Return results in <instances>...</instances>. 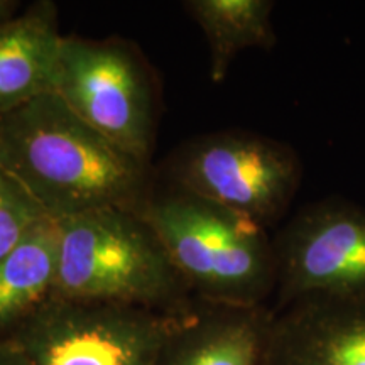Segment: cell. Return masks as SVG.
Returning <instances> with one entry per match:
<instances>
[{"mask_svg":"<svg viewBox=\"0 0 365 365\" xmlns=\"http://www.w3.org/2000/svg\"><path fill=\"white\" fill-rule=\"evenodd\" d=\"M0 166L54 220L103 208L139 212L154 188L149 164L86 125L54 93L0 115Z\"/></svg>","mask_w":365,"mask_h":365,"instance_id":"cell-1","label":"cell"},{"mask_svg":"<svg viewBox=\"0 0 365 365\" xmlns=\"http://www.w3.org/2000/svg\"><path fill=\"white\" fill-rule=\"evenodd\" d=\"M195 299L259 308L277 286L274 240L244 213L170 185L139 210Z\"/></svg>","mask_w":365,"mask_h":365,"instance_id":"cell-2","label":"cell"},{"mask_svg":"<svg viewBox=\"0 0 365 365\" xmlns=\"http://www.w3.org/2000/svg\"><path fill=\"white\" fill-rule=\"evenodd\" d=\"M59 223L54 298L178 313L193 301L139 212L103 208Z\"/></svg>","mask_w":365,"mask_h":365,"instance_id":"cell-3","label":"cell"},{"mask_svg":"<svg viewBox=\"0 0 365 365\" xmlns=\"http://www.w3.org/2000/svg\"><path fill=\"white\" fill-rule=\"evenodd\" d=\"M178 313L53 298L4 341L14 365H156Z\"/></svg>","mask_w":365,"mask_h":365,"instance_id":"cell-4","label":"cell"},{"mask_svg":"<svg viewBox=\"0 0 365 365\" xmlns=\"http://www.w3.org/2000/svg\"><path fill=\"white\" fill-rule=\"evenodd\" d=\"M53 93L113 145L149 164L156 85L134 46L118 39L63 38Z\"/></svg>","mask_w":365,"mask_h":365,"instance_id":"cell-5","label":"cell"},{"mask_svg":"<svg viewBox=\"0 0 365 365\" xmlns=\"http://www.w3.org/2000/svg\"><path fill=\"white\" fill-rule=\"evenodd\" d=\"M171 182L269 227L299 188L301 164L289 145L250 132H215L191 140L170 164Z\"/></svg>","mask_w":365,"mask_h":365,"instance_id":"cell-6","label":"cell"},{"mask_svg":"<svg viewBox=\"0 0 365 365\" xmlns=\"http://www.w3.org/2000/svg\"><path fill=\"white\" fill-rule=\"evenodd\" d=\"M277 308L317 294L365 291V212L322 202L299 212L274 240Z\"/></svg>","mask_w":365,"mask_h":365,"instance_id":"cell-7","label":"cell"},{"mask_svg":"<svg viewBox=\"0 0 365 365\" xmlns=\"http://www.w3.org/2000/svg\"><path fill=\"white\" fill-rule=\"evenodd\" d=\"M264 365H365V291L272 309Z\"/></svg>","mask_w":365,"mask_h":365,"instance_id":"cell-8","label":"cell"},{"mask_svg":"<svg viewBox=\"0 0 365 365\" xmlns=\"http://www.w3.org/2000/svg\"><path fill=\"white\" fill-rule=\"evenodd\" d=\"M272 309L195 299L176 314L156 365H264Z\"/></svg>","mask_w":365,"mask_h":365,"instance_id":"cell-9","label":"cell"},{"mask_svg":"<svg viewBox=\"0 0 365 365\" xmlns=\"http://www.w3.org/2000/svg\"><path fill=\"white\" fill-rule=\"evenodd\" d=\"M63 38L51 2L0 26V115L53 93Z\"/></svg>","mask_w":365,"mask_h":365,"instance_id":"cell-10","label":"cell"},{"mask_svg":"<svg viewBox=\"0 0 365 365\" xmlns=\"http://www.w3.org/2000/svg\"><path fill=\"white\" fill-rule=\"evenodd\" d=\"M59 264V223L44 217L0 259V340L54 298Z\"/></svg>","mask_w":365,"mask_h":365,"instance_id":"cell-11","label":"cell"},{"mask_svg":"<svg viewBox=\"0 0 365 365\" xmlns=\"http://www.w3.org/2000/svg\"><path fill=\"white\" fill-rule=\"evenodd\" d=\"M185 9L208 41L213 83L225 78L239 53L276 44L271 0H190Z\"/></svg>","mask_w":365,"mask_h":365,"instance_id":"cell-12","label":"cell"},{"mask_svg":"<svg viewBox=\"0 0 365 365\" xmlns=\"http://www.w3.org/2000/svg\"><path fill=\"white\" fill-rule=\"evenodd\" d=\"M44 212L9 173L0 166V259L16 247Z\"/></svg>","mask_w":365,"mask_h":365,"instance_id":"cell-13","label":"cell"},{"mask_svg":"<svg viewBox=\"0 0 365 365\" xmlns=\"http://www.w3.org/2000/svg\"><path fill=\"white\" fill-rule=\"evenodd\" d=\"M19 9V2H11V0H0V26L14 19Z\"/></svg>","mask_w":365,"mask_h":365,"instance_id":"cell-14","label":"cell"},{"mask_svg":"<svg viewBox=\"0 0 365 365\" xmlns=\"http://www.w3.org/2000/svg\"><path fill=\"white\" fill-rule=\"evenodd\" d=\"M0 365H14V360L9 352L6 341L0 340Z\"/></svg>","mask_w":365,"mask_h":365,"instance_id":"cell-15","label":"cell"}]
</instances>
